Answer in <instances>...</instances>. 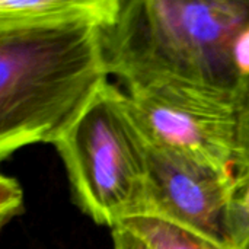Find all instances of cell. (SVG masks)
<instances>
[{"mask_svg": "<svg viewBox=\"0 0 249 249\" xmlns=\"http://www.w3.org/2000/svg\"><path fill=\"white\" fill-rule=\"evenodd\" d=\"M23 204V191L15 178L0 177V222L6 225L12 217L20 213Z\"/></svg>", "mask_w": 249, "mask_h": 249, "instance_id": "9", "label": "cell"}, {"mask_svg": "<svg viewBox=\"0 0 249 249\" xmlns=\"http://www.w3.org/2000/svg\"><path fill=\"white\" fill-rule=\"evenodd\" d=\"M249 25V0H123L105 31L107 58L127 90L181 83L235 99L249 88L233 63L236 36Z\"/></svg>", "mask_w": 249, "mask_h": 249, "instance_id": "1", "label": "cell"}, {"mask_svg": "<svg viewBox=\"0 0 249 249\" xmlns=\"http://www.w3.org/2000/svg\"><path fill=\"white\" fill-rule=\"evenodd\" d=\"M137 235L149 249H231L171 220L140 214L121 225Z\"/></svg>", "mask_w": 249, "mask_h": 249, "instance_id": "7", "label": "cell"}, {"mask_svg": "<svg viewBox=\"0 0 249 249\" xmlns=\"http://www.w3.org/2000/svg\"><path fill=\"white\" fill-rule=\"evenodd\" d=\"M130 117L144 142L236 175L242 105L181 83H155L125 92Z\"/></svg>", "mask_w": 249, "mask_h": 249, "instance_id": "4", "label": "cell"}, {"mask_svg": "<svg viewBox=\"0 0 249 249\" xmlns=\"http://www.w3.org/2000/svg\"><path fill=\"white\" fill-rule=\"evenodd\" d=\"M114 249H149V247L131 231L124 226H117L111 229Z\"/></svg>", "mask_w": 249, "mask_h": 249, "instance_id": "12", "label": "cell"}, {"mask_svg": "<svg viewBox=\"0 0 249 249\" xmlns=\"http://www.w3.org/2000/svg\"><path fill=\"white\" fill-rule=\"evenodd\" d=\"M79 209L111 229L147 212V162L127 95L105 85L54 143Z\"/></svg>", "mask_w": 249, "mask_h": 249, "instance_id": "3", "label": "cell"}, {"mask_svg": "<svg viewBox=\"0 0 249 249\" xmlns=\"http://www.w3.org/2000/svg\"><path fill=\"white\" fill-rule=\"evenodd\" d=\"M229 238L232 249H249V174L236 177L229 209Z\"/></svg>", "mask_w": 249, "mask_h": 249, "instance_id": "8", "label": "cell"}, {"mask_svg": "<svg viewBox=\"0 0 249 249\" xmlns=\"http://www.w3.org/2000/svg\"><path fill=\"white\" fill-rule=\"evenodd\" d=\"M109 74L104 28L0 31V159L54 144Z\"/></svg>", "mask_w": 249, "mask_h": 249, "instance_id": "2", "label": "cell"}, {"mask_svg": "<svg viewBox=\"0 0 249 249\" xmlns=\"http://www.w3.org/2000/svg\"><path fill=\"white\" fill-rule=\"evenodd\" d=\"M123 0H0V31L99 26L109 29Z\"/></svg>", "mask_w": 249, "mask_h": 249, "instance_id": "6", "label": "cell"}, {"mask_svg": "<svg viewBox=\"0 0 249 249\" xmlns=\"http://www.w3.org/2000/svg\"><path fill=\"white\" fill-rule=\"evenodd\" d=\"M233 63L239 79L249 88V25L236 36L233 45Z\"/></svg>", "mask_w": 249, "mask_h": 249, "instance_id": "11", "label": "cell"}, {"mask_svg": "<svg viewBox=\"0 0 249 249\" xmlns=\"http://www.w3.org/2000/svg\"><path fill=\"white\" fill-rule=\"evenodd\" d=\"M249 174V95L241 112L239 130V156L236 163V177Z\"/></svg>", "mask_w": 249, "mask_h": 249, "instance_id": "10", "label": "cell"}, {"mask_svg": "<svg viewBox=\"0 0 249 249\" xmlns=\"http://www.w3.org/2000/svg\"><path fill=\"white\" fill-rule=\"evenodd\" d=\"M144 149L146 214L171 220L231 248L229 209L236 175L147 142Z\"/></svg>", "mask_w": 249, "mask_h": 249, "instance_id": "5", "label": "cell"}]
</instances>
